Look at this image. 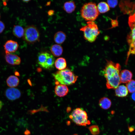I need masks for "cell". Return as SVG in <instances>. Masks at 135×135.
Instances as JSON below:
<instances>
[{"label": "cell", "mask_w": 135, "mask_h": 135, "mask_svg": "<svg viewBox=\"0 0 135 135\" xmlns=\"http://www.w3.org/2000/svg\"><path fill=\"white\" fill-rule=\"evenodd\" d=\"M121 68V66L119 63L106 60L103 74L106 79L107 88L116 89L121 83L120 77Z\"/></svg>", "instance_id": "cell-1"}, {"label": "cell", "mask_w": 135, "mask_h": 135, "mask_svg": "<svg viewBox=\"0 0 135 135\" xmlns=\"http://www.w3.org/2000/svg\"><path fill=\"white\" fill-rule=\"evenodd\" d=\"M57 84L70 85L74 83L76 81L78 76L74 74L68 69L58 71L52 74Z\"/></svg>", "instance_id": "cell-2"}, {"label": "cell", "mask_w": 135, "mask_h": 135, "mask_svg": "<svg viewBox=\"0 0 135 135\" xmlns=\"http://www.w3.org/2000/svg\"><path fill=\"white\" fill-rule=\"evenodd\" d=\"M80 12L82 17L88 21L94 20L99 14L96 4L92 2L84 4L81 8Z\"/></svg>", "instance_id": "cell-3"}, {"label": "cell", "mask_w": 135, "mask_h": 135, "mask_svg": "<svg viewBox=\"0 0 135 135\" xmlns=\"http://www.w3.org/2000/svg\"><path fill=\"white\" fill-rule=\"evenodd\" d=\"M87 24L82 27L80 30L83 32L85 40L90 42H94L100 32L97 25L93 21H88Z\"/></svg>", "instance_id": "cell-4"}, {"label": "cell", "mask_w": 135, "mask_h": 135, "mask_svg": "<svg viewBox=\"0 0 135 135\" xmlns=\"http://www.w3.org/2000/svg\"><path fill=\"white\" fill-rule=\"evenodd\" d=\"M69 118L76 124L79 126H86L90 124L88 120L87 114L82 108H77L74 109L69 116Z\"/></svg>", "instance_id": "cell-5"}, {"label": "cell", "mask_w": 135, "mask_h": 135, "mask_svg": "<svg viewBox=\"0 0 135 135\" xmlns=\"http://www.w3.org/2000/svg\"><path fill=\"white\" fill-rule=\"evenodd\" d=\"M40 38L39 31L34 26H29L24 29L23 38L27 43L30 44H33L38 41Z\"/></svg>", "instance_id": "cell-6"}, {"label": "cell", "mask_w": 135, "mask_h": 135, "mask_svg": "<svg viewBox=\"0 0 135 135\" xmlns=\"http://www.w3.org/2000/svg\"><path fill=\"white\" fill-rule=\"evenodd\" d=\"M38 64L46 69L52 68L54 63V58L52 55L47 52H43L40 54L38 58Z\"/></svg>", "instance_id": "cell-7"}, {"label": "cell", "mask_w": 135, "mask_h": 135, "mask_svg": "<svg viewBox=\"0 0 135 135\" xmlns=\"http://www.w3.org/2000/svg\"><path fill=\"white\" fill-rule=\"evenodd\" d=\"M5 95L8 100H16L21 96V92L18 89L14 88H10L5 91Z\"/></svg>", "instance_id": "cell-8"}, {"label": "cell", "mask_w": 135, "mask_h": 135, "mask_svg": "<svg viewBox=\"0 0 135 135\" xmlns=\"http://www.w3.org/2000/svg\"><path fill=\"white\" fill-rule=\"evenodd\" d=\"M131 30L127 36L128 42L130 46L128 56L130 54L135 53V27L130 28Z\"/></svg>", "instance_id": "cell-9"}, {"label": "cell", "mask_w": 135, "mask_h": 135, "mask_svg": "<svg viewBox=\"0 0 135 135\" xmlns=\"http://www.w3.org/2000/svg\"><path fill=\"white\" fill-rule=\"evenodd\" d=\"M5 53V59L8 63L12 65H18L20 64L21 59L18 56L6 51Z\"/></svg>", "instance_id": "cell-10"}, {"label": "cell", "mask_w": 135, "mask_h": 135, "mask_svg": "<svg viewBox=\"0 0 135 135\" xmlns=\"http://www.w3.org/2000/svg\"><path fill=\"white\" fill-rule=\"evenodd\" d=\"M4 46L5 51L11 53L15 52L18 50L19 45L16 42L10 40L6 42Z\"/></svg>", "instance_id": "cell-11"}, {"label": "cell", "mask_w": 135, "mask_h": 135, "mask_svg": "<svg viewBox=\"0 0 135 135\" xmlns=\"http://www.w3.org/2000/svg\"><path fill=\"white\" fill-rule=\"evenodd\" d=\"M132 74L130 70L126 69L122 70L120 74L121 83H127L132 80Z\"/></svg>", "instance_id": "cell-12"}, {"label": "cell", "mask_w": 135, "mask_h": 135, "mask_svg": "<svg viewBox=\"0 0 135 135\" xmlns=\"http://www.w3.org/2000/svg\"><path fill=\"white\" fill-rule=\"evenodd\" d=\"M69 90L66 85L59 84H57L54 89V92L58 96L62 97L66 96L68 93Z\"/></svg>", "instance_id": "cell-13"}, {"label": "cell", "mask_w": 135, "mask_h": 135, "mask_svg": "<svg viewBox=\"0 0 135 135\" xmlns=\"http://www.w3.org/2000/svg\"><path fill=\"white\" fill-rule=\"evenodd\" d=\"M128 93V91L126 86L124 85H119L115 89V95L119 97L126 96Z\"/></svg>", "instance_id": "cell-14"}, {"label": "cell", "mask_w": 135, "mask_h": 135, "mask_svg": "<svg viewBox=\"0 0 135 135\" xmlns=\"http://www.w3.org/2000/svg\"><path fill=\"white\" fill-rule=\"evenodd\" d=\"M66 36L64 32L60 31L56 32L54 36L55 42L58 44H62L65 40Z\"/></svg>", "instance_id": "cell-15"}, {"label": "cell", "mask_w": 135, "mask_h": 135, "mask_svg": "<svg viewBox=\"0 0 135 135\" xmlns=\"http://www.w3.org/2000/svg\"><path fill=\"white\" fill-rule=\"evenodd\" d=\"M99 105L101 108L106 110L110 108L112 105V102L108 98L104 97L99 100Z\"/></svg>", "instance_id": "cell-16"}, {"label": "cell", "mask_w": 135, "mask_h": 135, "mask_svg": "<svg viewBox=\"0 0 135 135\" xmlns=\"http://www.w3.org/2000/svg\"><path fill=\"white\" fill-rule=\"evenodd\" d=\"M6 82L7 85L10 88H14L19 84V80L17 76L12 75L8 78Z\"/></svg>", "instance_id": "cell-17"}, {"label": "cell", "mask_w": 135, "mask_h": 135, "mask_svg": "<svg viewBox=\"0 0 135 135\" xmlns=\"http://www.w3.org/2000/svg\"><path fill=\"white\" fill-rule=\"evenodd\" d=\"M50 50L53 56L56 57H58L62 55L63 51L62 47L58 44H54L52 46Z\"/></svg>", "instance_id": "cell-18"}, {"label": "cell", "mask_w": 135, "mask_h": 135, "mask_svg": "<svg viewBox=\"0 0 135 135\" xmlns=\"http://www.w3.org/2000/svg\"><path fill=\"white\" fill-rule=\"evenodd\" d=\"M64 10L68 13H71L73 12L76 8V6L74 2L70 1L65 2L63 5Z\"/></svg>", "instance_id": "cell-19"}, {"label": "cell", "mask_w": 135, "mask_h": 135, "mask_svg": "<svg viewBox=\"0 0 135 135\" xmlns=\"http://www.w3.org/2000/svg\"><path fill=\"white\" fill-rule=\"evenodd\" d=\"M56 68L60 70L65 69L66 66V62L65 59L63 58H58L54 62Z\"/></svg>", "instance_id": "cell-20"}, {"label": "cell", "mask_w": 135, "mask_h": 135, "mask_svg": "<svg viewBox=\"0 0 135 135\" xmlns=\"http://www.w3.org/2000/svg\"><path fill=\"white\" fill-rule=\"evenodd\" d=\"M24 29L21 26L16 25L14 26L12 30V33L14 36L18 38L23 37Z\"/></svg>", "instance_id": "cell-21"}, {"label": "cell", "mask_w": 135, "mask_h": 135, "mask_svg": "<svg viewBox=\"0 0 135 135\" xmlns=\"http://www.w3.org/2000/svg\"><path fill=\"white\" fill-rule=\"evenodd\" d=\"M97 6L98 12L101 13L106 12L110 10V7L107 3L104 2H100Z\"/></svg>", "instance_id": "cell-22"}, {"label": "cell", "mask_w": 135, "mask_h": 135, "mask_svg": "<svg viewBox=\"0 0 135 135\" xmlns=\"http://www.w3.org/2000/svg\"><path fill=\"white\" fill-rule=\"evenodd\" d=\"M126 87L130 92L133 93L135 92V81L132 80L127 83Z\"/></svg>", "instance_id": "cell-23"}, {"label": "cell", "mask_w": 135, "mask_h": 135, "mask_svg": "<svg viewBox=\"0 0 135 135\" xmlns=\"http://www.w3.org/2000/svg\"><path fill=\"white\" fill-rule=\"evenodd\" d=\"M88 129L91 134L93 135H98L100 133L99 128L96 125L91 126L88 128Z\"/></svg>", "instance_id": "cell-24"}, {"label": "cell", "mask_w": 135, "mask_h": 135, "mask_svg": "<svg viewBox=\"0 0 135 135\" xmlns=\"http://www.w3.org/2000/svg\"><path fill=\"white\" fill-rule=\"evenodd\" d=\"M107 2L109 7L112 8H115L118 3V1L117 0H108Z\"/></svg>", "instance_id": "cell-25"}, {"label": "cell", "mask_w": 135, "mask_h": 135, "mask_svg": "<svg viewBox=\"0 0 135 135\" xmlns=\"http://www.w3.org/2000/svg\"><path fill=\"white\" fill-rule=\"evenodd\" d=\"M5 28V26L4 23L0 21V34L2 33Z\"/></svg>", "instance_id": "cell-26"}, {"label": "cell", "mask_w": 135, "mask_h": 135, "mask_svg": "<svg viewBox=\"0 0 135 135\" xmlns=\"http://www.w3.org/2000/svg\"><path fill=\"white\" fill-rule=\"evenodd\" d=\"M134 128L133 126H130L128 127V130L130 132H133L134 130Z\"/></svg>", "instance_id": "cell-27"}, {"label": "cell", "mask_w": 135, "mask_h": 135, "mask_svg": "<svg viewBox=\"0 0 135 135\" xmlns=\"http://www.w3.org/2000/svg\"><path fill=\"white\" fill-rule=\"evenodd\" d=\"M3 105V102L0 100V110L2 109V107Z\"/></svg>", "instance_id": "cell-28"}, {"label": "cell", "mask_w": 135, "mask_h": 135, "mask_svg": "<svg viewBox=\"0 0 135 135\" xmlns=\"http://www.w3.org/2000/svg\"><path fill=\"white\" fill-rule=\"evenodd\" d=\"M132 99L134 100H135V92L132 93Z\"/></svg>", "instance_id": "cell-29"}, {"label": "cell", "mask_w": 135, "mask_h": 135, "mask_svg": "<svg viewBox=\"0 0 135 135\" xmlns=\"http://www.w3.org/2000/svg\"><path fill=\"white\" fill-rule=\"evenodd\" d=\"M30 0H23L22 1L24 2H29V1H30Z\"/></svg>", "instance_id": "cell-30"}, {"label": "cell", "mask_w": 135, "mask_h": 135, "mask_svg": "<svg viewBox=\"0 0 135 135\" xmlns=\"http://www.w3.org/2000/svg\"><path fill=\"white\" fill-rule=\"evenodd\" d=\"M73 135H78L77 134H74Z\"/></svg>", "instance_id": "cell-31"}, {"label": "cell", "mask_w": 135, "mask_h": 135, "mask_svg": "<svg viewBox=\"0 0 135 135\" xmlns=\"http://www.w3.org/2000/svg\"></svg>", "instance_id": "cell-32"}]
</instances>
